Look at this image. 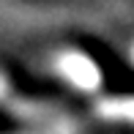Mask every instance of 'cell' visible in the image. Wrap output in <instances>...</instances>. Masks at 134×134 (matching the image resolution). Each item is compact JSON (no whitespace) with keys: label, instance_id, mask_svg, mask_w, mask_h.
Segmentation results:
<instances>
[{"label":"cell","instance_id":"6da1fadb","mask_svg":"<svg viewBox=\"0 0 134 134\" xmlns=\"http://www.w3.org/2000/svg\"><path fill=\"white\" fill-rule=\"evenodd\" d=\"M52 69L80 93H96L101 88V69L82 49H60L52 60Z\"/></svg>","mask_w":134,"mask_h":134},{"label":"cell","instance_id":"7a4b0ae2","mask_svg":"<svg viewBox=\"0 0 134 134\" xmlns=\"http://www.w3.org/2000/svg\"><path fill=\"white\" fill-rule=\"evenodd\" d=\"M96 118L107 123H129L134 126V96H104L93 107Z\"/></svg>","mask_w":134,"mask_h":134},{"label":"cell","instance_id":"3957f363","mask_svg":"<svg viewBox=\"0 0 134 134\" xmlns=\"http://www.w3.org/2000/svg\"><path fill=\"white\" fill-rule=\"evenodd\" d=\"M8 109H11L14 115H19L22 120H38V118H44V115L52 112L49 107H44V104H33V101H14Z\"/></svg>","mask_w":134,"mask_h":134},{"label":"cell","instance_id":"277c9868","mask_svg":"<svg viewBox=\"0 0 134 134\" xmlns=\"http://www.w3.org/2000/svg\"><path fill=\"white\" fill-rule=\"evenodd\" d=\"M16 134H77V129L69 123V120L55 118L49 126H44V129H30V131H16Z\"/></svg>","mask_w":134,"mask_h":134},{"label":"cell","instance_id":"5b68a950","mask_svg":"<svg viewBox=\"0 0 134 134\" xmlns=\"http://www.w3.org/2000/svg\"><path fill=\"white\" fill-rule=\"evenodd\" d=\"M8 90H11V85H8V77H5L3 71H0V101H3L5 96H8Z\"/></svg>","mask_w":134,"mask_h":134},{"label":"cell","instance_id":"8992f818","mask_svg":"<svg viewBox=\"0 0 134 134\" xmlns=\"http://www.w3.org/2000/svg\"><path fill=\"white\" fill-rule=\"evenodd\" d=\"M131 63H134V44H131Z\"/></svg>","mask_w":134,"mask_h":134}]
</instances>
